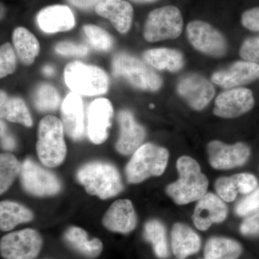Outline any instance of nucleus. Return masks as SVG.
I'll list each match as a JSON object with an SVG mask.
<instances>
[{
    "instance_id": "25",
    "label": "nucleus",
    "mask_w": 259,
    "mask_h": 259,
    "mask_svg": "<svg viewBox=\"0 0 259 259\" xmlns=\"http://www.w3.org/2000/svg\"><path fill=\"white\" fill-rule=\"evenodd\" d=\"M0 115L2 119L9 122L22 124L26 127H31L32 120L28 107L22 99L9 97L1 91L0 96Z\"/></svg>"
},
{
    "instance_id": "42",
    "label": "nucleus",
    "mask_w": 259,
    "mask_h": 259,
    "mask_svg": "<svg viewBox=\"0 0 259 259\" xmlns=\"http://www.w3.org/2000/svg\"><path fill=\"white\" fill-rule=\"evenodd\" d=\"M2 138V147L5 150L13 151L15 148V141L14 139L8 135H3Z\"/></svg>"
},
{
    "instance_id": "44",
    "label": "nucleus",
    "mask_w": 259,
    "mask_h": 259,
    "mask_svg": "<svg viewBox=\"0 0 259 259\" xmlns=\"http://www.w3.org/2000/svg\"><path fill=\"white\" fill-rule=\"evenodd\" d=\"M136 3H153V2L156 1V0H131Z\"/></svg>"
},
{
    "instance_id": "43",
    "label": "nucleus",
    "mask_w": 259,
    "mask_h": 259,
    "mask_svg": "<svg viewBox=\"0 0 259 259\" xmlns=\"http://www.w3.org/2000/svg\"><path fill=\"white\" fill-rule=\"evenodd\" d=\"M42 71L47 76H52L55 73V70H54V68L51 67V66H46L44 69H42Z\"/></svg>"
},
{
    "instance_id": "31",
    "label": "nucleus",
    "mask_w": 259,
    "mask_h": 259,
    "mask_svg": "<svg viewBox=\"0 0 259 259\" xmlns=\"http://www.w3.org/2000/svg\"><path fill=\"white\" fill-rule=\"evenodd\" d=\"M33 101L35 107L39 111H54L59 107L60 96L54 87L48 83H42L37 89Z\"/></svg>"
},
{
    "instance_id": "41",
    "label": "nucleus",
    "mask_w": 259,
    "mask_h": 259,
    "mask_svg": "<svg viewBox=\"0 0 259 259\" xmlns=\"http://www.w3.org/2000/svg\"><path fill=\"white\" fill-rule=\"evenodd\" d=\"M71 5L81 10H90L95 8L102 0H67Z\"/></svg>"
},
{
    "instance_id": "7",
    "label": "nucleus",
    "mask_w": 259,
    "mask_h": 259,
    "mask_svg": "<svg viewBox=\"0 0 259 259\" xmlns=\"http://www.w3.org/2000/svg\"><path fill=\"white\" fill-rule=\"evenodd\" d=\"M183 18L175 6H166L151 11L145 24L144 35L148 42L175 39L182 33Z\"/></svg>"
},
{
    "instance_id": "22",
    "label": "nucleus",
    "mask_w": 259,
    "mask_h": 259,
    "mask_svg": "<svg viewBox=\"0 0 259 259\" xmlns=\"http://www.w3.org/2000/svg\"><path fill=\"white\" fill-rule=\"evenodd\" d=\"M64 240L71 249L88 259L97 258L103 250V244L99 238L89 239L88 233L79 227L68 228L65 231Z\"/></svg>"
},
{
    "instance_id": "33",
    "label": "nucleus",
    "mask_w": 259,
    "mask_h": 259,
    "mask_svg": "<svg viewBox=\"0 0 259 259\" xmlns=\"http://www.w3.org/2000/svg\"><path fill=\"white\" fill-rule=\"evenodd\" d=\"M16 67V58L14 51L10 44L7 42L0 49V77H5L14 72Z\"/></svg>"
},
{
    "instance_id": "30",
    "label": "nucleus",
    "mask_w": 259,
    "mask_h": 259,
    "mask_svg": "<svg viewBox=\"0 0 259 259\" xmlns=\"http://www.w3.org/2000/svg\"><path fill=\"white\" fill-rule=\"evenodd\" d=\"M21 165L10 153H3L0 156V193L3 194L13 185L15 179L20 174Z\"/></svg>"
},
{
    "instance_id": "12",
    "label": "nucleus",
    "mask_w": 259,
    "mask_h": 259,
    "mask_svg": "<svg viewBox=\"0 0 259 259\" xmlns=\"http://www.w3.org/2000/svg\"><path fill=\"white\" fill-rule=\"evenodd\" d=\"M254 102L253 93L248 89H230L216 98L214 113L223 118H234L250 111Z\"/></svg>"
},
{
    "instance_id": "37",
    "label": "nucleus",
    "mask_w": 259,
    "mask_h": 259,
    "mask_svg": "<svg viewBox=\"0 0 259 259\" xmlns=\"http://www.w3.org/2000/svg\"><path fill=\"white\" fill-rule=\"evenodd\" d=\"M238 192L243 194L251 193L257 188L258 181L255 176L250 174L242 173L233 175Z\"/></svg>"
},
{
    "instance_id": "15",
    "label": "nucleus",
    "mask_w": 259,
    "mask_h": 259,
    "mask_svg": "<svg viewBox=\"0 0 259 259\" xmlns=\"http://www.w3.org/2000/svg\"><path fill=\"white\" fill-rule=\"evenodd\" d=\"M228 215V208L223 199L215 194L207 193L199 199L192 220L199 231H207L213 223L223 222Z\"/></svg>"
},
{
    "instance_id": "38",
    "label": "nucleus",
    "mask_w": 259,
    "mask_h": 259,
    "mask_svg": "<svg viewBox=\"0 0 259 259\" xmlns=\"http://www.w3.org/2000/svg\"><path fill=\"white\" fill-rule=\"evenodd\" d=\"M58 54L64 56H84L88 54L89 48L85 45L71 42H61L55 48Z\"/></svg>"
},
{
    "instance_id": "1",
    "label": "nucleus",
    "mask_w": 259,
    "mask_h": 259,
    "mask_svg": "<svg viewBox=\"0 0 259 259\" xmlns=\"http://www.w3.org/2000/svg\"><path fill=\"white\" fill-rule=\"evenodd\" d=\"M180 179L167 187L166 193L175 203L186 204L199 200L207 192L208 180L201 171L197 161L182 156L177 163Z\"/></svg>"
},
{
    "instance_id": "32",
    "label": "nucleus",
    "mask_w": 259,
    "mask_h": 259,
    "mask_svg": "<svg viewBox=\"0 0 259 259\" xmlns=\"http://www.w3.org/2000/svg\"><path fill=\"white\" fill-rule=\"evenodd\" d=\"M83 30L89 41L97 50L107 51L111 49L113 40L104 29L97 25H87L83 26Z\"/></svg>"
},
{
    "instance_id": "2",
    "label": "nucleus",
    "mask_w": 259,
    "mask_h": 259,
    "mask_svg": "<svg viewBox=\"0 0 259 259\" xmlns=\"http://www.w3.org/2000/svg\"><path fill=\"white\" fill-rule=\"evenodd\" d=\"M76 177L89 194L102 199L115 197L123 190L120 173L111 163H87L78 170Z\"/></svg>"
},
{
    "instance_id": "26",
    "label": "nucleus",
    "mask_w": 259,
    "mask_h": 259,
    "mask_svg": "<svg viewBox=\"0 0 259 259\" xmlns=\"http://www.w3.org/2000/svg\"><path fill=\"white\" fill-rule=\"evenodd\" d=\"M33 219V213L22 204L11 201L0 203V228L9 231L21 223H28Z\"/></svg>"
},
{
    "instance_id": "10",
    "label": "nucleus",
    "mask_w": 259,
    "mask_h": 259,
    "mask_svg": "<svg viewBox=\"0 0 259 259\" xmlns=\"http://www.w3.org/2000/svg\"><path fill=\"white\" fill-rule=\"evenodd\" d=\"M190 44L199 52L212 57H221L227 52V42L217 29L200 20L190 22L187 27Z\"/></svg>"
},
{
    "instance_id": "17",
    "label": "nucleus",
    "mask_w": 259,
    "mask_h": 259,
    "mask_svg": "<svg viewBox=\"0 0 259 259\" xmlns=\"http://www.w3.org/2000/svg\"><path fill=\"white\" fill-rule=\"evenodd\" d=\"M120 134L116 144V149L122 155L134 154L144 142L146 131L142 125L135 120L132 113L123 110L119 113Z\"/></svg>"
},
{
    "instance_id": "24",
    "label": "nucleus",
    "mask_w": 259,
    "mask_h": 259,
    "mask_svg": "<svg viewBox=\"0 0 259 259\" xmlns=\"http://www.w3.org/2000/svg\"><path fill=\"white\" fill-rule=\"evenodd\" d=\"M144 59L148 65L158 70L172 72L180 71L184 66L183 55L179 51L170 49H154L146 51Z\"/></svg>"
},
{
    "instance_id": "40",
    "label": "nucleus",
    "mask_w": 259,
    "mask_h": 259,
    "mask_svg": "<svg viewBox=\"0 0 259 259\" xmlns=\"http://www.w3.org/2000/svg\"><path fill=\"white\" fill-rule=\"evenodd\" d=\"M241 22L245 28L259 32V7L245 11L242 15Z\"/></svg>"
},
{
    "instance_id": "6",
    "label": "nucleus",
    "mask_w": 259,
    "mask_h": 259,
    "mask_svg": "<svg viewBox=\"0 0 259 259\" xmlns=\"http://www.w3.org/2000/svg\"><path fill=\"white\" fill-rule=\"evenodd\" d=\"M112 74L122 76L135 88L148 91H157L162 79L148 64L128 54H120L112 61Z\"/></svg>"
},
{
    "instance_id": "21",
    "label": "nucleus",
    "mask_w": 259,
    "mask_h": 259,
    "mask_svg": "<svg viewBox=\"0 0 259 259\" xmlns=\"http://www.w3.org/2000/svg\"><path fill=\"white\" fill-rule=\"evenodd\" d=\"M37 20L40 29L47 33L68 31L75 25L72 12L65 5H53L44 8L37 15Z\"/></svg>"
},
{
    "instance_id": "23",
    "label": "nucleus",
    "mask_w": 259,
    "mask_h": 259,
    "mask_svg": "<svg viewBox=\"0 0 259 259\" xmlns=\"http://www.w3.org/2000/svg\"><path fill=\"white\" fill-rule=\"evenodd\" d=\"M201 247L200 237L190 227L176 223L171 231V248L174 254L179 259L197 253Z\"/></svg>"
},
{
    "instance_id": "34",
    "label": "nucleus",
    "mask_w": 259,
    "mask_h": 259,
    "mask_svg": "<svg viewBox=\"0 0 259 259\" xmlns=\"http://www.w3.org/2000/svg\"><path fill=\"white\" fill-rule=\"evenodd\" d=\"M214 187L218 196L223 201L231 202L236 199L238 190L233 176L218 179L216 181Z\"/></svg>"
},
{
    "instance_id": "16",
    "label": "nucleus",
    "mask_w": 259,
    "mask_h": 259,
    "mask_svg": "<svg viewBox=\"0 0 259 259\" xmlns=\"http://www.w3.org/2000/svg\"><path fill=\"white\" fill-rule=\"evenodd\" d=\"M259 77V64L250 61H237L228 69L214 73L212 81L225 89H233L254 81Z\"/></svg>"
},
{
    "instance_id": "27",
    "label": "nucleus",
    "mask_w": 259,
    "mask_h": 259,
    "mask_svg": "<svg viewBox=\"0 0 259 259\" xmlns=\"http://www.w3.org/2000/svg\"><path fill=\"white\" fill-rule=\"evenodd\" d=\"M243 248L238 242L230 238L214 237L206 243L204 259H238Z\"/></svg>"
},
{
    "instance_id": "19",
    "label": "nucleus",
    "mask_w": 259,
    "mask_h": 259,
    "mask_svg": "<svg viewBox=\"0 0 259 259\" xmlns=\"http://www.w3.org/2000/svg\"><path fill=\"white\" fill-rule=\"evenodd\" d=\"M61 122L64 132L71 139L79 141L84 133V113L82 99L74 93L69 94L61 105Z\"/></svg>"
},
{
    "instance_id": "18",
    "label": "nucleus",
    "mask_w": 259,
    "mask_h": 259,
    "mask_svg": "<svg viewBox=\"0 0 259 259\" xmlns=\"http://www.w3.org/2000/svg\"><path fill=\"white\" fill-rule=\"evenodd\" d=\"M137 223L132 202L128 199L115 201L102 218V224L109 231L127 234L134 231Z\"/></svg>"
},
{
    "instance_id": "28",
    "label": "nucleus",
    "mask_w": 259,
    "mask_h": 259,
    "mask_svg": "<svg viewBox=\"0 0 259 259\" xmlns=\"http://www.w3.org/2000/svg\"><path fill=\"white\" fill-rule=\"evenodd\" d=\"M13 44L22 62L30 65L35 61L40 51L38 40L26 28H17L13 32Z\"/></svg>"
},
{
    "instance_id": "20",
    "label": "nucleus",
    "mask_w": 259,
    "mask_h": 259,
    "mask_svg": "<svg viewBox=\"0 0 259 259\" xmlns=\"http://www.w3.org/2000/svg\"><path fill=\"white\" fill-rule=\"evenodd\" d=\"M95 11L100 16L108 19L120 33H125L131 28L134 8L125 0H102L95 7Z\"/></svg>"
},
{
    "instance_id": "4",
    "label": "nucleus",
    "mask_w": 259,
    "mask_h": 259,
    "mask_svg": "<svg viewBox=\"0 0 259 259\" xmlns=\"http://www.w3.org/2000/svg\"><path fill=\"white\" fill-rule=\"evenodd\" d=\"M168 160L166 148L152 144L142 145L125 167L127 182L138 184L151 177L161 176L166 169Z\"/></svg>"
},
{
    "instance_id": "5",
    "label": "nucleus",
    "mask_w": 259,
    "mask_h": 259,
    "mask_svg": "<svg viewBox=\"0 0 259 259\" xmlns=\"http://www.w3.org/2000/svg\"><path fill=\"white\" fill-rule=\"evenodd\" d=\"M65 82L72 93L95 96L107 93L109 79L100 68L79 61L70 63L64 70Z\"/></svg>"
},
{
    "instance_id": "45",
    "label": "nucleus",
    "mask_w": 259,
    "mask_h": 259,
    "mask_svg": "<svg viewBox=\"0 0 259 259\" xmlns=\"http://www.w3.org/2000/svg\"><path fill=\"white\" fill-rule=\"evenodd\" d=\"M150 107H154V105H150Z\"/></svg>"
},
{
    "instance_id": "39",
    "label": "nucleus",
    "mask_w": 259,
    "mask_h": 259,
    "mask_svg": "<svg viewBox=\"0 0 259 259\" xmlns=\"http://www.w3.org/2000/svg\"><path fill=\"white\" fill-rule=\"evenodd\" d=\"M240 231L246 237L259 236V209L250 214L242 223Z\"/></svg>"
},
{
    "instance_id": "35",
    "label": "nucleus",
    "mask_w": 259,
    "mask_h": 259,
    "mask_svg": "<svg viewBox=\"0 0 259 259\" xmlns=\"http://www.w3.org/2000/svg\"><path fill=\"white\" fill-rule=\"evenodd\" d=\"M259 209V188L255 189L251 193L240 201L237 204L236 212L238 215L245 216Z\"/></svg>"
},
{
    "instance_id": "8",
    "label": "nucleus",
    "mask_w": 259,
    "mask_h": 259,
    "mask_svg": "<svg viewBox=\"0 0 259 259\" xmlns=\"http://www.w3.org/2000/svg\"><path fill=\"white\" fill-rule=\"evenodd\" d=\"M42 246L40 233L27 228L3 236L0 242V252L5 259H35Z\"/></svg>"
},
{
    "instance_id": "36",
    "label": "nucleus",
    "mask_w": 259,
    "mask_h": 259,
    "mask_svg": "<svg viewBox=\"0 0 259 259\" xmlns=\"http://www.w3.org/2000/svg\"><path fill=\"white\" fill-rule=\"evenodd\" d=\"M240 55L244 61L259 63V36L250 37L242 44Z\"/></svg>"
},
{
    "instance_id": "11",
    "label": "nucleus",
    "mask_w": 259,
    "mask_h": 259,
    "mask_svg": "<svg viewBox=\"0 0 259 259\" xmlns=\"http://www.w3.org/2000/svg\"><path fill=\"white\" fill-rule=\"evenodd\" d=\"M177 93L192 109L202 110L211 101L215 91L212 83L203 76L191 74L179 81Z\"/></svg>"
},
{
    "instance_id": "14",
    "label": "nucleus",
    "mask_w": 259,
    "mask_h": 259,
    "mask_svg": "<svg viewBox=\"0 0 259 259\" xmlns=\"http://www.w3.org/2000/svg\"><path fill=\"white\" fill-rule=\"evenodd\" d=\"M113 108L107 99H97L90 105L88 110V135L92 142L100 144L108 137L111 126Z\"/></svg>"
},
{
    "instance_id": "3",
    "label": "nucleus",
    "mask_w": 259,
    "mask_h": 259,
    "mask_svg": "<svg viewBox=\"0 0 259 259\" xmlns=\"http://www.w3.org/2000/svg\"><path fill=\"white\" fill-rule=\"evenodd\" d=\"M62 122L54 116L42 118L37 131L36 151L39 159L47 167H56L64 161L66 146Z\"/></svg>"
},
{
    "instance_id": "9",
    "label": "nucleus",
    "mask_w": 259,
    "mask_h": 259,
    "mask_svg": "<svg viewBox=\"0 0 259 259\" xmlns=\"http://www.w3.org/2000/svg\"><path fill=\"white\" fill-rule=\"evenodd\" d=\"M20 175L24 190L32 195L47 197L60 192L61 185L57 177L31 159L25 160Z\"/></svg>"
},
{
    "instance_id": "13",
    "label": "nucleus",
    "mask_w": 259,
    "mask_h": 259,
    "mask_svg": "<svg viewBox=\"0 0 259 259\" xmlns=\"http://www.w3.org/2000/svg\"><path fill=\"white\" fill-rule=\"evenodd\" d=\"M209 161L216 169H230L242 166L248 161L250 154L249 147L243 143L226 145L214 141L207 146Z\"/></svg>"
},
{
    "instance_id": "29",
    "label": "nucleus",
    "mask_w": 259,
    "mask_h": 259,
    "mask_svg": "<svg viewBox=\"0 0 259 259\" xmlns=\"http://www.w3.org/2000/svg\"><path fill=\"white\" fill-rule=\"evenodd\" d=\"M144 237L151 243L153 251L160 258H166L168 255L166 232L164 226L159 221L153 220L148 221L145 226Z\"/></svg>"
}]
</instances>
